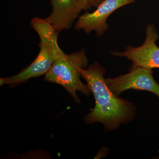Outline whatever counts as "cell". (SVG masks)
<instances>
[{
    "instance_id": "obj_7",
    "label": "cell",
    "mask_w": 159,
    "mask_h": 159,
    "mask_svg": "<svg viewBox=\"0 0 159 159\" xmlns=\"http://www.w3.org/2000/svg\"><path fill=\"white\" fill-rule=\"evenodd\" d=\"M51 13L46 20L54 27L57 34L71 28L82 11L90 9L88 0H51Z\"/></svg>"
},
{
    "instance_id": "obj_8",
    "label": "cell",
    "mask_w": 159,
    "mask_h": 159,
    "mask_svg": "<svg viewBox=\"0 0 159 159\" xmlns=\"http://www.w3.org/2000/svg\"><path fill=\"white\" fill-rule=\"evenodd\" d=\"M91 6L97 8L103 0H88Z\"/></svg>"
},
{
    "instance_id": "obj_2",
    "label": "cell",
    "mask_w": 159,
    "mask_h": 159,
    "mask_svg": "<svg viewBox=\"0 0 159 159\" xmlns=\"http://www.w3.org/2000/svg\"><path fill=\"white\" fill-rule=\"evenodd\" d=\"M40 38L39 52L34 61L18 74L11 77L1 78V86L9 84L14 86L29 79L45 75L62 50L57 42L58 34L46 19L34 17L30 22Z\"/></svg>"
},
{
    "instance_id": "obj_4",
    "label": "cell",
    "mask_w": 159,
    "mask_h": 159,
    "mask_svg": "<svg viewBox=\"0 0 159 159\" xmlns=\"http://www.w3.org/2000/svg\"><path fill=\"white\" fill-rule=\"evenodd\" d=\"M159 34L153 24L146 27V38L139 47L129 46L122 52L113 51L111 54L117 57H126L132 62L130 68L141 67L148 69L159 68V48L156 45Z\"/></svg>"
},
{
    "instance_id": "obj_5",
    "label": "cell",
    "mask_w": 159,
    "mask_h": 159,
    "mask_svg": "<svg viewBox=\"0 0 159 159\" xmlns=\"http://www.w3.org/2000/svg\"><path fill=\"white\" fill-rule=\"evenodd\" d=\"M130 72L115 78H107L105 81L115 95L119 96L129 89L148 91L159 98V84L154 79L152 69L141 67L130 68Z\"/></svg>"
},
{
    "instance_id": "obj_3",
    "label": "cell",
    "mask_w": 159,
    "mask_h": 159,
    "mask_svg": "<svg viewBox=\"0 0 159 159\" xmlns=\"http://www.w3.org/2000/svg\"><path fill=\"white\" fill-rule=\"evenodd\" d=\"M88 64V59L84 49L70 54H66L62 51L46 74L44 80L62 86L74 100L80 103L77 92L86 96L91 93L88 86L80 79V69L85 68Z\"/></svg>"
},
{
    "instance_id": "obj_1",
    "label": "cell",
    "mask_w": 159,
    "mask_h": 159,
    "mask_svg": "<svg viewBox=\"0 0 159 159\" xmlns=\"http://www.w3.org/2000/svg\"><path fill=\"white\" fill-rule=\"evenodd\" d=\"M80 72L96 101L93 110L86 116V122H101L105 129L113 130L132 119L135 112L134 106L111 91L104 78L105 69L99 62L94 63L86 69H80Z\"/></svg>"
},
{
    "instance_id": "obj_6",
    "label": "cell",
    "mask_w": 159,
    "mask_h": 159,
    "mask_svg": "<svg viewBox=\"0 0 159 159\" xmlns=\"http://www.w3.org/2000/svg\"><path fill=\"white\" fill-rule=\"evenodd\" d=\"M135 0H103L94 11H86L79 17L75 26L77 30H82L86 34L95 31L98 37L102 36L108 30L107 20L114 11L122 6L134 2Z\"/></svg>"
}]
</instances>
